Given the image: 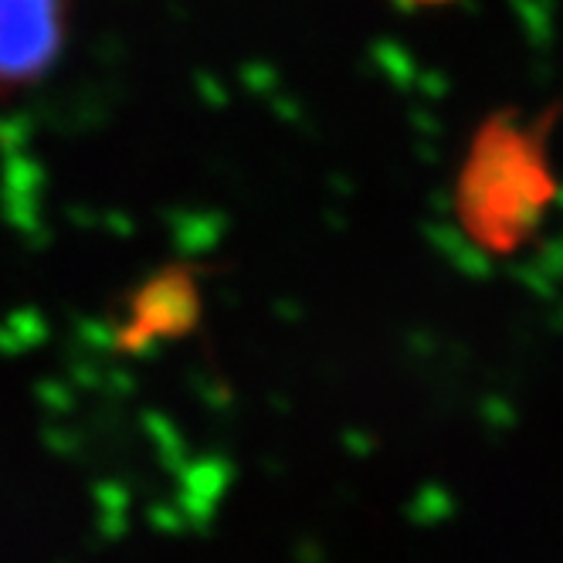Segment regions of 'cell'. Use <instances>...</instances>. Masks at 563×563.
<instances>
[{
    "mask_svg": "<svg viewBox=\"0 0 563 563\" xmlns=\"http://www.w3.org/2000/svg\"><path fill=\"white\" fill-rule=\"evenodd\" d=\"M411 4H441V0H411Z\"/></svg>",
    "mask_w": 563,
    "mask_h": 563,
    "instance_id": "obj_4",
    "label": "cell"
},
{
    "mask_svg": "<svg viewBox=\"0 0 563 563\" xmlns=\"http://www.w3.org/2000/svg\"><path fill=\"white\" fill-rule=\"evenodd\" d=\"M68 21V0H0V96L42 82L55 68Z\"/></svg>",
    "mask_w": 563,
    "mask_h": 563,
    "instance_id": "obj_2",
    "label": "cell"
},
{
    "mask_svg": "<svg viewBox=\"0 0 563 563\" xmlns=\"http://www.w3.org/2000/svg\"><path fill=\"white\" fill-rule=\"evenodd\" d=\"M200 316V289L187 268L156 272L136 289L126 316V330L119 343L126 350H143L153 340H177L194 330Z\"/></svg>",
    "mask_w": 563,
    "mask_h": 563,
    "instance_id": "obj_3",
    "label": "cell"
},
{
    "mask_svg": "<svg viewBox=\"0 0 563 563\" xmlns=\"http://www.w3.org/2000/svg\"><path fill=\"white\" fill-rule=\"evenodd\" d=\"M550 197V177L540 140L519 126L482 133L459 184V211L475 238L489 249L522 241Z\"/></svg>",
    "mask_w": 563,
    "mask_h": 563,
    "instance_id": "obj_1",
    "label": "cell"
}]
</instances>
